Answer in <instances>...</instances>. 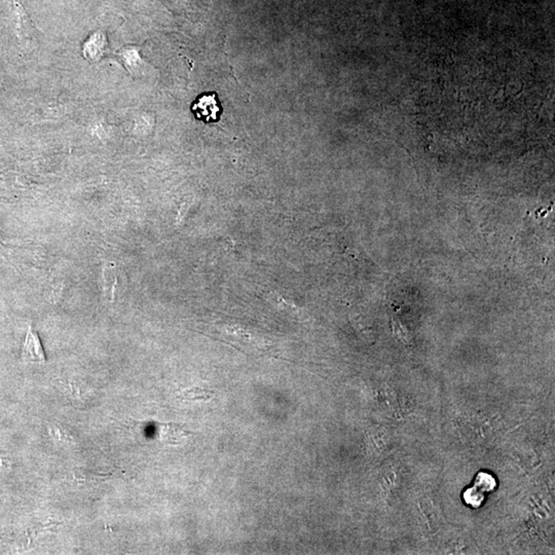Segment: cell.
I'll return each instance as SVG.
<instances>
[{"instance_id": "5b68a950", "label": "cell", "mask_w": 555, "mask_h": 555, "mask_svg": "<svg viewBox=\"0 0 555 555\" xmlns=\"http://www.w3.org/2000/svg\"><path fill=\"white\" fill-rule=\"evenodd\" d=\"M103 285L104 292H105L106 295H108L110 300L113 299L118 286V278L115 268L111 267L104 268Z\"/></svg>"}, {"instance_id": "3957f363", "label": "cell", "mask_w": 555, "mask_h": 555, "mask_svg": "<svg viewBox=\"0 0 555 555\" xmlns=\"http://www.w3.org/2000/svg\"><path fill=\"white\" fill-rule=\"evenodd\" d=\"M159 435L163 441L172 445H177L182 439L190 435V432L176 424H159Z\"/></svg>"}, {"instance_id": "8992f818", "label": "cell", "mask_w": 555, "mask_h": 555, "mask_svg": "<svg viewBox=\"0 0 555 555\" xmlns=\"http://www.w3.org/2000/svg\"><path fill=\"white\" fill-rule=\"evenodd\" d=\"M475 488L481 491V493H490L496 488V479H493V475L488 473L481 472L475 479Z\"/></svg>"}, {"instance_id": "6da1fadb", "label": "cell", "mask_w": 555, "mask_h": 555, "mask_svg": "<svg viewBox=\"0 0 555 555\" xmlns=\"http://www.w3.org/2000/svg\"><path fill=\"white\" fill-rule=\"evenodd\" d=\"M192 111L198 120L207 122H216L222 113V106L217 100L216 93L201 95L193 102Z\"/></svg>"}, {"instance_id": "277c9868", "label": "cell", "mask_w": 555, "mask_h": 555, "mask_svg": "<svg viewBox=\"0 0 555 555\" xmlns=\"http://www.w3.org/2000/svg\"><path fill=\"white\" fill-rule=\"evenodd\" d=\"M213 391L204 388H193L183 391L179 398L188 401H206L213 397Z\"/></svg>"}, {"instance_id": "7a4b0ae2", "label": "cell", "mask_w": 555, "mask_h": 555, "mask_svg": "<svg viewBox=\"0 0 555 555\" xmlns=\"http://www.w3.org/2000/svg\"><path fill=\"white\" fill-rule=\"evenodd\" d=\"M23 360L28 362H45V355L43 351L38 334L33 331V327H29L27 332L26 341L24 343L22 352Z\"/></svg>"}, {"instance_id": "52a82bcc", "label": "cell", "mask_w": 555, "mask_h": 555, "mask_svg": "<svg viewBox=\"0 0 555 555\" xmlns=\"http://www.w3.org/2000/svg\"><path fill=\"white\" fill-rule=\"evenodd\" d=\"M464 499H465L467 504H469L473 508H479V507L481 506L482 502H484V493L477 490L475 486H472V488H468V490L465 491V493H464Z\"/></svg>"}]
</instances>
